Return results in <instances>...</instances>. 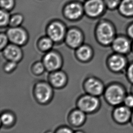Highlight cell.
Returning a JSON list of instances; mask_svg holds the SVG:
<instances>
[{"label":"cell","instance_id":"6da1fadb","mask_svg":"<svg viewBox=\"0 0 133 133\" xmlns=\"http://www.w3.org/2000/svg\"><path fill=\"white\" fill-rule=\"evenodd\" d=\"M95 35L97 41L101 45H110L116 36L115 26L110 20L102 19L95 26Z\"/></svg>","mask_w":133,"mask_h":133},{"label":"cell","instance_id":"7a4b0ae2","mask_svg":"<svg viewBox=\"0 0 133 133\" xmlns=\"http://www.w3.org/2000/svg\"><path fill=\"white\" fill-rule=\"evenodd\" d=\"M67 31L65 24L61 20L56 19L51 20L46 27L47 36L56 43H59L65 40Z\"/></svg>","mask_w":133,"mask_h":133},{"label":"cell","instance_id":"3957f363","mask_svg":"<svg viewBox=\"0 0 133 133\" xmlns=\"http://www.w3.org/2000/svg\"><path fill=\"white\" fill-rule=\"evenodd\" d=\"M62 13L66 20L70 22H77L85 15L83 4L77 1L67 2L63 6Z\"/></svg>","mask_w":133,"mask_h":133},{"label":"cell","instance_id":"277c9868","mask_svg":"<svg viewBox=\"0 0 133 133\" xmlns=\"http://www.w3.org/2000/svg\"><path fill=\"white\" fill-rule=\"evenodd\" d=\"M85 15L91 19L103 16L107 10L103 0H87L83 3Z\"/></svg>","mask_w":133,"mask_h":133},{"label":"cell","instance_id":"5b68a950","mask_svg":"<svg viewBox=\"0 0 133 133\" xmlns=\"http://www.w3.org/2000/svg\"><path fill=\"white\" fill-rule=\"evenodd\" d=\"M104 98L107 102L113 106L119 105L124 102L126 96L125 92L119 85H110L104 90Z\"/></svg>","mask_w":133,"mask_h":133},{"label":"cell","instance_id":"8992f818","mask_svg":"<svg viewBox=\"0 0 133 133\" xmlns=\"http://www.w3.org/2000/svg\"><path fill=\"white\" fill-rule=\"evenodd\" d=\"M34 93L36 101L41 104H45L51 99L53 90L50 84L45 82H40L35 85Z\"/></svg>","mask_w":133,"mask_h":133},{"label":"cell","instance_id":"52a82bcc","mask_svg":"<svg viewBox=\"0 0 133 133\" xmlns=\"http://www.w3.org/2000/svg\"><path fill=\"white\" fill-rule=\"evenodd\" d=\"M6 34L11 43L19 46L25 45L29 38L27 31L21 26L10 27L7 29Z\"/></svg>","mask_w":133,"mask_h":133},{"label":"cell","instance_id":"ba28073f","mask_svg":"<svg viewBox=\"0 0 133 133\" xmlns=\"http://www.w3.org/2000/svg\"><path fill=\"white\" fill-rule=\"evenodd\" d=\"M100 105V102L97 96L87 94L79 98L77 101L78 109L85 113H92L96 111Z\"/></svg>","mask_w":133,"mask_h":133},{"label":"cell","instance_id":"9c48e42d","mask_svg":"<svg viewBox=\"0 0 133 133\" xmlns=\"http://www.w3.org/2000/svg\"><path fill=\"white\" fill-rule=\"evenodd\" d=\"M65 41L66 45L71 48L77 49L82 45L84 34L78 27H70L67 29Z\"/></svg>","mask_w":133,"mask_h":133},{"label":"cell","instance_id":"30bf717a","mask_svg":"<svg viewBox=\"0 0 133 133\" xmlns=\"http://www.w3.org/2000/svg\"><path fill=\"white\" fill-rule=\"evenodd\" d=\"M42 62L46 70L51 72L59 70L62 65V58L55 51L47 52L43 58Z\"/></svg>","mask_w":133,"mask_h":133},{"label":"cell","instance_id":"8fae6325","mask_svg":"<svg viewBox=\"0 0 133 133\" xmlns=\"http://www.w3.org/2000/svg\"><path fill=\"white\" fill-rule=\"evenodd\" d=\"M84 87L87 94L98 97L104 91L102 82L97 78H89L84 82Z\"/></svg>","mask_w":133,"mask_h":133},{"label":"cell","instance_id":"7c38bea8","mask_svg":"<svg viewBox=\"0 0 133 133\" xmlns=\"http://www.w3.org/2000/svg\"><path fill=\"white\" fill-rule=\"evenodd\" d=\"M4 57L8 61L18 63L22 59L23 53L20 46L11 43L8 44L3 50Z\"/></svg>","mask_w":133,"mask_h":133},{"label":"cell","instance_id":"4fadbf2b","mask_svg":"<svg viewBox=\"0 0 133 133\" xmlns=\"http://www.w3.org/2000/svg\"><path fill=\"white\" fill-rule=\"evenodd\" d=\"M111 45L114 50L116 53L121 55L127 53L131 48L130 40L122 36H116Z\"/></svg>","mask_w":133,"mask_h":133},{"label":"cell","instance_id":"5bb4252c","mask_svg":"<svg viewBox=\"0 0 133 133\" xmlns=\"http://www.w3.org/2000/svg\"><path fill=\"white\" fill-rule=\"evenodd\" d=\"M109 68L114 72H120L126 66V61L121 54H116L110 56L108 60Z\"/></svg>","mask_w":133,"mask_h":133},{"label":"cell","instance_id":"9a60e30c","mask_svg":"<svg viewBox=\"0 0 133 133\" xmlns=\"http://www.w3.org/2000/svg\"><path fill=\"white\" fill-rule=\"evenodd\" d=\"M131 115L130 109L125 105L117 107L113 113L114 119L119 124H124L128 122L131 119Z\"/></svg>","mask_w":133,"mask_h":133},{"label":"cell","instance_id":"2e32d148","mask_svg":"<svg viewBox=\"0 0 133 133\" xmlns=\"http://www.w3.org/2000/svg\"><path fill=\"white\" fill-rule=\"evenodd\" d=\"M49 81L52 87L55 88H61L66 85L67 77L64 72L58 70L51 72L49 76Z\"/></svg>","mask_w":133,"mask_h":133},{"label":"cell","instance_id":"e0dca14e","mask_svg":"<svg viewBox=\"0 0 133 133\" xmlns=\"http://www.w3.org/2000/svg\"><path fill=\"white\" fill-rule=\"evenodd\" d=\"M117 10L124 18H133V0H122Z\"/></svg>","mask_w":133,"mask_h":133},{"label":"cell","instance_id":"ac0fdd59","mask_svg":"<svg viewBox=\"0 0 133 133\" xmlns=\"http://www.w3.org/2000/svg\"><path fill=\"white\" fill-rule=\"evenodd\" d=\"M76 50V56L79 61L85 62L91 59L93 56V50L90 46L82 45Z\"/></svg>","mask_w":133,"mask_h":133},{"label":"cell","instance_id":"d6986e66","mask_svg":"<svg viewBox=\"0 0 133 133\" xmlns=\"http://www.w3.org/2000/svg\"><path fill=\"white\" fill-rule=\"evenodd\" d=\"M85 114L79 109L74 110L69 115L70 123L75 127L81 126L86 119Z\"/></svg>","mask_w":133,"mask_h":133},{"label":"cell","instance_id":"ffe728a7","mask_svg":"<svg viewBox=\"0 0 133 133\" xmlns=\"http://www.w3.org/2000/svg\"><path fill=\"white\" fill-rule=\"evenodd\" d=\"M54 43L48 36L40 38L38 42V45L40 50L43 52H48L53 47Z\"/></svg>","mask_w":133,"mask_h":133},{"label":"cell","instance_id":"44dd1931","mask_svg":"<svg viewBox=\"0 0 133 133\" xmlns=\"http://www.w3.org/2000/svg\"><path fill=\"white\" fill-rule=\"evenodd\" d=\"M15 119V115L9 111L4 112L1 116V124L5 127L12 126L14 124Z\"/></svg>","mask_w":133,"mask_h":133},{"label":"cell","instance_id":"7402d4cb","mask_svg":"<svg viewBox=\"0 0 133 133\" xmlns=\"http://www.w3.org/2000/svg\"><path fill=\"white\" fill-rule=\"evenodd\" d=\"M24 21L23 15L21 13H15L11 15L10 20V27H18L20 26Z\"/></svg>","mask_w":133,"mask_h":133},{"label":"cell","instance_id":"603a6c76","mask_svg":"<svg viewBox=\"0 0 133 133\" xmlns=\"http://www.w3.org/2000/svg\"><path fill=\"white\" fill-rule=\"evenodd\" d=\"M11 16L9 11L1 9L0 11V26L2 28L9 26Z\"/></svg>","mask_w":133,"mask_h":133},{"label":"cell","instance_id":"cb8c5ba5","mask_svg":"<svg viewBox=\"0 0 133 133\" xmlns=\"http://www.w3.org/2000/svg\"><path fill=\"white\" fill-rule=\"evenodd\" d=\"M0 5L1 9L10 12L15 7L16 1L15 0H1Z\"/></svg>","mask_w":133,"mask_h":133},{"label":"cell","instance_id":"d4e9b609","mask_svg":"<svg viewBox=\"0 0 133 133\" xmlns=\"http://www.w3.org/2000/svg\"><path fill=\"white\" fill-rule=\"evenodd\" d=\"M107 10L114 11L117 10L122 0H103Z\"/></svg>","mask_w":133,"mask_h":133},{"label":"cell","instance_id":"484cf974","mask_svg":"<svg viewBox=\"0 0 133 133\" xmlns=\"http://www.w3.org/2000/svg\"><path fill=\"white\" fill-rule=\"evenodd\" d=\"M32 70L34 74L40 75L43 73L46 70L42 62H37L33 65Z\"/></svg>","mask_w":133,"mask_h":133},{"label":"cell","instance_id":"4316f807","mask_svg":"<svg viewBox=\"0 0 133 133\" xmlns=\"http://www.w3.org/2000/svg\"><path fill=\"white\" fill-rule=\"evenodd\" d=\"M17 63L14 61H8L4 65L3 70L5 72L10 73L12 72L16 69Z\"/></svg>","mask_w":133,"mask_h":133},{"label":"cell","instance_id":"83f0119b","mask_svg":"<svg viewBox=\"0 0 133 133\" xmlns=\"http://www.w3.org/2000/svg\"><path fill=\"white\" fill-rule=\"evenodd\" d=\"M0 41H1V50H3L5 47L8 45L9 39L6 33H1L0 34Z\"/></svg>","mask_w":133,"mask_h":133},{"label":"cell","instance_id":"f1b7e54d","mask_svg":"<svg viewBox=\"0 0 133 133\" xmlns=\"http://www.w3.org/2000/svg\"><path fill=\"white\" fill-rule=\"evenodd\" d=\"M124 105L127 106L128 108H133V95H130L126 96L124 101Z\"/></svg>","mask_w":133,"mask_h":133},{"label":"cell","instance_id":"f546056e","mask_svg":"<svg viewBox=\"0 0 133 133\" xmlns=\"http://www.w3.org/2000/svg\"><path fill=\"white\" fill-rule=\"evenodd\" d=\"M127 76L129 81L133 83V63L128 67L127 70Z\"/></svg>","mask_w":133,"mask_h":133},{"label":"cell","instance_id":"4dcf8cb0","mask_svg":"<svg viewBox=\"0 0 133 133\" xmlns=\"http://www.w3.org/2000/svg\"><path fill=\"white\" fill-rule=\"evenodd\" d=\"M126 33L130 38L133 39V22L128 25L126 28Z\"/></svg>","mask_w":133,"mask_h":133},{"label":"cell","instance_id":"1f68e13d","mask_svg":"<svg viewBox=\"0 0 133 133\" xmlns=\"http://www.w3.org/2000/svg\"><path fill=\"white\" fill-rule=\"evenodd\" d=\"M72 130L71 129H70L67 127H61V128H59L56 132L57 133H72Z\"/></svg>","mask_w":133,"mask_h":133},{"label":"cell","instance_id":"d6a6232c","mask_svg":"<svg viewBox=\"0 0 133 133\" xmlns=\"http://www.w3.org/2000/svg\"><path fill=\"white\" fill-rule=\"evenodd\" d=\"M130 119H131L132 123V124H133V112H132L131 117Z\"/></svg>","mask_w":133,"mask_h":133},{"label":"cell","instance_id":"836d02e7","mask_svg":"<svg viewBox=\"0 0 133 133\" xmlns=\"http://www.w3.org/2000/svg\"><path fill=\"white\" fill-rule=\"evenodd\" d=\"M131 93L132 95H133V87H132V88L131 89Z\"/></svg>","mask_w":133,"mask_h":133},{"label":"cell","instance_id":"e575fe53","mask_svg":"<svg viewBox=\"0 0 133 133\" xmlns=\"http://www.w3.org/2000/svg\"><path fill=\"white\" fill-rule=\"evenodd\" d=\"M132 50H133V44H132Z\"/></svg>","mask_w":133,"mask_h":133},{"label":"cell","instance_id":"d590c367","mask_svg":"<svg viewBox=\"0 0 133 133\" xmlns=\"http://www.w3.org/2000/svg\"><path fill=\"white\" fill-rule=\"evenodd\" d=\"M84 1H87V0H84Z\"/></svg>","mask_w":133,"mask_h":133}]
</instances>
